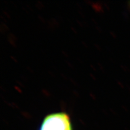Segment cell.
<instances>
[{"label": "cell", "mask_w": 130, "mask_h": 130, "mask_svg": "<svg viewBox=\"0 0 130 130\" xmlns=\"http://www.w3.org/2000/svg\"><path fill=\"white\" fill-rule=\"evenodd\" d=\"M70 118L67 113H52L44 118L39 130H72Z\"/></svg>", "instance_id": "1"}]
</instances>
